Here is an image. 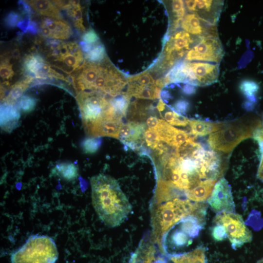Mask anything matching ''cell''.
<instances>
[{
  "label": "cell",
  "instance_id": "cell-1",
  "mask_svg": "<svg viewBox=\"0 0 263 263\" xmlns=\"http://www.w3.org/2000/svg\"><path fill=\"white\" fill-rule=\"evenodd\" d=\"M127 81L128 78L107 57L98 62L84 60L83 64L68 77V82L78 93L94 92L111 97L121 94Z\"/></svg>",
  "mask_w": 263,
  "mask_h": 263
},
{
  "label": "cell",
  "instance_id": "cell-2",
  "mask_svg": "<svg viewBox=\"0 0 263 263\" xmlns=\"http://www.w3.org/2000/svg\"><path fill=\"white\" fill-rule=\"evenodd\" d=\"M93 206L100 219L111 227L124 222L132 206L116 180L99 174L91 179Z\"/></svg>",
  "mask_w": 263,
  "mask_h": 263
},
{
  "label": "cell",
  "instance_id": "cell-3",
  "mask_svg": "<svg viewBox=\"0 0 263 263\" xmlns=\"http://www.w3.org/2000/svg\"><path fill=\"white\" fill-rule=\"evenodd\" d=\"M204 207V203H194L180 198L153 204L151 210L153 240L160 246L162 237L171 227L188 216H198Z\"/></svg>",
  "mask_w": 263,
  "mask_h": 263
},
{
  "label": "cell",
  "instance_id": "cell-4",
  "mask_svg": "<svg viewBox=\"0 0 263 263\" xmlns=\"http://www.w3.org/2000/svg\"><path fill=\"white\" fill-rule=\"evenodd\" d=\"M261 126L257 120L245 118L224 122L221 129L210 134L207 142L213 150L228 153Z\"/></svg>",
  "mask_w": 263,
  "mask_h": 263
},
{
  "label": "cell",
  "instance_id": "cell-5",
  "mask_svg": "<svg viewBox=\"0 0 263 263\" xmlns=\"http://www.w3.org/2000/svg\"><path fill=\"white\" fill-rule=\"evenodd\" d=\"M112 97L94 92H81L76 96L85 132L105 119L123 117L113 107Z\"/></svg>",
  "mask_w": 263,
  "mask_h": 263
},
{
  "label": "cell",
  "instance_id": "cell-6",
  "mask_svg": "<svg viewBox=\"0 0 263 263\" xmlns=\"http://www.w3.org/2000/svg\"><path fill=\"white\" fill-rule=\"evenodd\" d=\"M58 256L54 240L46 235H32L13 253L12 263H55Z\"/></svg>",
  "mask_w": 263,
  "mask_h": 263
},
{
  "label": "cell",
  "instance_id": "cell-7",
  "mask_svg": "<svg viewBox=\"0 0 263 263\" xmlns=\"http://www.w3.org/2000/svg\"><path fill=\"white\" fill-rule=\"evenodd\" d=\"M201 39L184 30L175 32L166 39L163 52L154 71L164 73L170 70Z\"/></svg>",
  "mask_w": 263,
  "mask_h": 263
},
{
  "label": "cell",
  "instance_id": "cell-8",
  "mask_svg": "<svg viewBox=\"0 0 263 263\" xmlns=\"http://www.w3.org/2000/svg\"><path fill=\"white\" fill-rule=\"evenodd\" d=\"M49 45L51 51L48 56L56 62V67L71 75L83 64L85 59L82 50L77 43L53 40Z\"/></svg>",
  "mask_w": 263,
  "mask_h": 263
},
{
  "label": "cell",
  "instance_id": "cell-9",
  "mask_svg": "<svg viewBox=\"0 0 263 263\" xmlns=\"http://www.w3.org/2000/svg\"><path fill=\"white\" fill-rule=\"evenodd\" d=\"M214 222L222 225L234 249L251 241L252 234L246 226L242 216L233 212L218 213Z\"/></svg>",
  "mask_w": 263,
  "mask_h": 263
},
{
  "label": "cell",
  "instance_id": "cell-10",
  "mask_svg": "<svg viewBox=\"0 0 263 263\" xmlns=\"http://www.w3.org/2000/svg\"><path fill=\"white\" fill-rule=\"evenodd\" d=\"M224 55V51L218 37L201 39L187 53L184 60L218 64Z\"/></svg>",
  "mask_w": 263,
  "mask_h": 263
},
{
  "label": "cell",
  "instance_id": "cell-11",
  "mask_svg": "<svg viewBox=\"0 0 263 263\" xmlns=\"http://www.w3.org/2000/svg\"><path fill=\"white\" fill-rule=\"evenodd\" d=\"M224 158L215 151L203 149L197 157V171L200 178L217 180L221 177L226 168Z\"/></svg>",
  "mask_w": 263,
  "mask_h": 263
},
{
  "label": "cell",
  "instance_id": "cell-12",
  "mask_svg": "<svg viewBox=\"0 0 263 263\" xmlns=\"http://www.w3.org/2000/svg\"><path fill=\"white\" fill-rule=\"evenodd\" d=\"M189 79L193 86H205L216 82L219 75V64L188 61Z\"/></svg>",
  "mask_w": 263,
  "mask_h": 263
},
{
  "label": "cell",
  "instance_id": "cell-13",
  "mask_svg": "<svg viewBox=\"0 0 263 263\" xmlns=\"http://www.w3.org/2000/svg\"><path fill=\"white\" fill-rule=\"evenodd\" d=\"M207 202L216 212H233L235 210L230 186L224 178H221L215 185Z\"/></svg>",
  "mask_w": 263,
  "mask_h": 263
},
{
  "label": "cell",
  "instance_id": "cell-14",
  "mask_svg": "<svg viewBox=\"0 0 263 263\" xmlns=\"http://www.w3.org/2000/svg\"><path fill=\"white\" fill-rule=\"evenodd\" d=\"M23 67L29 74L27 76L40 79L55 78L67 82V78L53 69L51 64L38 54L27 55L24 60Z\"/></svg>",
  "mask_w": 263,
  "mask_h": 263
},
{
  "label": "cell",
  "instance_id": "cell-15",
  "mask_svg": "<svg viewBox=\"0 0 263 263\" xmlns=\"http://www.w3.org/2000/svg\"><path fill=\"white\" fill-rule=\"evenodd\" d=\"M186 9L207 22L216 25L219 18L223 1L208 0H185Z\"/></svg>",
  "mask_w": 263,
  "mask_h": 263
},
{
  "label": "cell",
  "instance_id": "cell-16",
  "mask_svg": "<svg viewBox=\"0 0 263 263\" xmlns=\"http://www.w3.org/2000/svg\"><path fill=\"white\" fill-rule=\"evenodd\" d=\"M181 26L184 31L201 38L218 37L216 25L207 22L194 13L186 14Z\"/></svg>",
  "mask_w": 263,
  "mask_h": 263
},
{
  "label": "cell",
  "instance_id": "cell-17",
  "mask_svg": "<svg viewBox=\"0 0 263 263\" xmlns=\"http://www.w3.org/2000/svg\"><path fill=\"white\" fill-rule=\"evenodd\" d=\"M40 28L42 35L48 38L66 39L72 34L69 24L62 19L42 17Z\"/></svg>",
  "mask_w": 263,
  "mask_h": 263
},
{
  "label": "cell",
  "instance_id": "cell-18",
  "mask_svg": "<svg viewBox=\"0 0 263 263\" xmlns=\"http://www.w3.org/2000/svg\"><path fill=\"white\" fill-rule=\"evenodd\" d=\"M145 125L144 123L130 121L123 123L119 131V138L123 144H137L144 138Z\"/></svg>",
  "mask_w": 263,
  "mask_h": 263
},
{
  "label": "cell",
  "instance_id": "cell-19",
  "mask_svg": "<svg viewBox=\"0 0 263 263\" xmlns=\"http://www.w3.org/2000/svg\"><path fill=\"white\" fill-rule=\"evenodd\" d=\"M20 117L19 109L15 105L0 104V127L5 131H11Z\"/></svg>",
  "mask_w": 263,
  "mask_h": 263
},
{
  "label": "cell",
  "instance_id": "cell-20",
  "mask_svg": "<svg viewBox=\"0 0 263 263\" xmlns=\"http://www.w3.org/2000/svg\"><path fill=\"white\" fill-rule=\"evenodd\" d=\"M217 180L206 179L200 182L194 188L185 192L188 199L196 202L206 201L211 195Z\"/></svg>",
  "mask_w": 263,
  "mask_h": 263
},
{
  "label": "cell",
  "instance_id": "cell-21",
  "mask_svg": "<svg viewBox=\"0 0 263 263\" xmlns=\"http://www.w3.org/2000/svg\"><path fill=\"white\" fill-rule=\"evenodd\" d=\"M186 9L185 3L183 0H175L170 2V21L167 37L166 38L176 32L186 16Z\"/></svg>",
  "mask_w": 263,
  "mask_h": 263
},
{
  "label": "cell",
  "instance_id": "cell-22",
  "mask_svg": "<svg viewBox=\"0 0 263 263\" xmlns=\"http://www.w3.org/2000/svg\"><path fill=\"white\" fill-rule=\"evenodd\" d=\"M26 2L38 13L46 17L61 19V13L56 6L50 0H32Z\"/></svg>",
  "mask_w": 263,
  "mask_h": 263
},
{
  "label": "cell",
  "instance_id": "cell-23",
  "mask_svg": "<svg viewBox=\"0 0 263 263\" xmlns=\"http://www.w3.org/2000/svg\"><path fill=\"white\" fill-rule=\"evenodd\" d=\"M190 133L194 136H203L212 133L221 129L223 122H211L205 121L189 120Z\"/></svg>",
  "mask_w": 263,
  "mask_h": 263
},
{
  "label": "cell",
  "instance_id": "cell-24",
  "mask_svg": "<svg viewBox=\"0 0 263 263\" xmlns=\"http://www.w3.org/2000/svg\"><path fill=\"white\" fill-rule=\"evenodd\" d=\"M34 77L26 76L24 79L15 83L11 87L8 95L2 99V103L15 105L17 100L22 96L23 94L29 87Z\"/></svg>",
  "mask_w": 263,
  "mask_h": 263
},
{
  "label": "cell",
  "instance_id": "cell-25",
  "mask_svg": "<svg viewBox=\"0 0 263 263\" xmlns=\"http://www.w3.org/2000/svg\"><path fill=\"white\" fill-rule=\"evenodd\" d=\"M173 263H206L205 250L197 248L189 252L171 256Z\"/></svg>",
  "mask_w": 263,
  "mask_h": 263
},
{
  "label": "cell",
  "instance_id": "cell-26",
  "mask_svg": "<svg viewBox=\"0 0 263 263\" xmlns=\"http://www.w3.org/2000/svg\"><path fill=\"white\" fill-rule=\"evenodd\" d=\"M154 129L157 133L161 141H163L172 147L175 136L179 129L171 126L166 121L159 119Z\"/></svg>",
  "mask_w": 263,
  "mask_h": 263
},
{
  "label": "cell",
  "instance_id": "cell-27",
  "mask_svg": "<svg viewBox=\"0 0 263 263\" xmlns=\"http://www.w3.org/2000/svg\"><path fill=\"white\" fill-rule=\"evenodd\" d=\"M53 173L66 180L72 181L77 177L78 168L74 163L62 162L56 165L53 170Z\"/></svg>",
  "mask_w": 263,
  "mask_h": 263
},
{
  "label": "cell",
  "instance_id": "cell-28",
  "mask_svg": "<svg viewBox=\"0 0 263 263\" xmlns=\"http://www.w3.org/2000/svg\"><path fill=\"white\" fill-rule=\"evenodd\" d=\"M131 98L126 92H123L121 94L111 98V101L113 107L123 117L126 116Z\"/></svg>",
  "mask_w": 263,
  "mask_h": 263
},
{
  "label": "cell",
  "instance_id": "cell-29",
  "mask_svg": "<svg viewBox=\"0 0 263 263\" xmlns=\"http://www.w3.org/2000/svg\"><path fill=\"white\" fill-rule=\"evenodd\" d=\"M73 5L67 10L68 14L72 18L75 27L81 32L85 31V27L83 25L82 9L80 4L79 1L73 2Z\"/></svg>",
  "mask_w": 263,
  "mask_h": 263
},
{
  "label": "cell",
  "instance_id": "cell-30",
  "mask_svg": "<svg viewBox=\"0 0 263 263\" xmlns=\"http://www.w3.org/2000/svg\"><path fill=\"white\" fill-rule=\"evenodd\" d=\"M106 57L104 46L100 41L94 45L91 50L85 54V60L90 62H100Z\"/></svg>",
  "mask_w": 263,
  "mask_h": 263
},
{
  "label": "cell",
  "instance_id": "cell-31",
  "mask_svg": "<svg viewBox=\"0 0 263 263\" xmlns=\"http://www.w3.org/2000/svg\"><path fill=\"white\" fill-rule=\"evenodd\" d=\"M164 118L170 125L186 126L189 120L183 115L178 114L174 110L169 111L165 113Z\"/></svg>",
  "mask_w": 263,
  "mask_h": 263
},
{
  "label": "cell",
  "instance_id": "cell-32",
  "mask_svg": "<svg viewBox=\"0 0 263 263\" xmlns=\"http://www.w3.org/2000/svg\"><path fill=\"white\" fill-rule=\"evenodd\" d=\"M102 141V139L100 137L87 138L82 142L81 147L85 153H94L99 149Z\"/></svg>",
  "mask_w": 263,
  "mask_h": 263
},
{
  "label": "cell",
  "instance_id": "cell-33",
  "mask_svg": "<svg viewBox=\"0 0 263 263\" xmlns=\"http://www.w3.org/2000/svg\"><path fill=\"white\" fill-rule=\"evenodd\" d=\"M37 100L29 95H23L19 103V110L23 113H29L32 111L35 108Z\"/></svg>",
  "mask_w": 263,
  "mask_h": 263
},
{
  "label": "cell",
  "instance_id": "cell-34",
  "mask_svg": "<svg viewBox=\"0 0 263 263\" xmlns=\"http://www.w3.org/2000/svg\"><path fill=\"white\" fill-rule=\"evenodd\" d=\"M0 77L4 81H9L14 75V72L13 70V64L10 63L8 58L1 60L0 66Z\"/></svg>",
  "mask_w": 263,
  "mask_h": 263
},
{
  "label": "cell",
  "instance_id": "cell-35",
  "mask_svg": "<svg viewBox=\"0 0 263 263\" xmlns=\"http://www.w3.org/2000/svg\"><path fill=\"white\" fill-rule=\"evenodd\" d=\"M144 139L148 146L153 150L161 142L157 132L154 129L149 128L145 132Z\"/></svg>",
  "mask_w": 263,
  "mask_h": 263
},
{
  "label": "cell",
  "instance_id": "cell-36",
  "mask_svg": "<svg viewBox=\"0 0 263 263\" xmlns=\"http://www.w3.org/2000/svg\"><path fill=\"white\" fill-rule=\"evenodd\" d=\"M240 89L246 97L253 99L254 93L257 91L258 86L254 81L245 80L241 82Z\"/></svg>",
  "mask_w": 263,
  "mask_h": 263
},
{
  "label": "cell",
  "instance_id": "cell-37",
  "mask_svg": "<svg viewBox=\"0 0 263 263\" xmlns=\"http://www.w3.org/2000/svg\"><path fill=\"white\" fill-rule=\"evenodd\" d=\"M211 234L216 241H222L227 237L225 227L220 224H216L213 227Z\"/></svg>",
  "mask_w": 263,
  "mask_h": 263
},
{
  "label": "cell",
  "instance_id": "cell-38",
  "mask_svg": "<svg viewBox=\"0 0 263 263\" xmlns=\"http://www.w3.org/2000/svg\"><path fill=\"white\" fill-rule=\"evenodd\" d=\"M82 41L89 44L94 45L99 42L97 34L92 29L85 32L82 37Z\"/></svg>",
  "mask_w": 263,
  "mask_h": 263
},
{
  "label": "cell",
  "instance_id": "cell-39",
  "mask_svg": "<svg viewBox=\"0 0 263 263\" xmlns=\"http://www.w3.org/2000/svg\"><path fill=\"white\" fill-rule=\"evenodd\" d=\"M20 16L17 13L11 11L5 18L4 22L7 26L10 28H13L19 22Z\"/></svg>",
  "mask_w": 263,
  "mask_h": 263
},
{
  "label": "cell",
  "instance_id": "cell-40",
  "mask_svg": "<svg viewBox=\"0 0 263 263\" xmlns=\"http://www.w3.org/2000/svg\"><path fill=\"white\" fill-rule=\"evenodd\" d=\"M259 144L261 152V159L257 173L258 177L263 181V136L255 139Z\"/></svg>",
  "mask_w": 263,
  "mask_h": 263
},
{
  "label": "cell",
  "instance_id": "cell-41",
  "mask_svg": "<svg viewBox=\"0 0 263 263\" xmlns=\"http://www.w3.org/2000/svg\"><path fill=\"white\" fill-rule=\"evenodd\" d=\"M188 106L187 101L184 100L177 101L174 105V111L178 113H184L186 112Z\"/></svg>",
  "mask_w": 263,
  "mask_h": 263
},
{
  "label": "cell",
  "instance_id": "cell-42",
  "mask_svg": "<svg viewBox=\"0 0 263 263\" xmlns=\"http://www.w3.org/2000/svg\"><path fill=\"white\" fill-rule=\"evenodd\" d=\"M56 7L68 10L73 5V0H52Z\"/></svg>",
  "mask_w": 263,
  "mask_h": 263
},
{
  "label": "cell",
  "instance_id": "cell-43",
  "mask_svg": "<svg viewBox=\"0 0 263 263\" xmlns=\"http://www.w3.org/2000/svg\"><path fill=\"white\" fill-rule=\"evenodd\" d=\"M159 118L155 116H150L146 120V124L149 128L154 129L157 125Z\"/></svg>",
  "mask_w": 263,
  "mask_h": 263
},
{
  "label": "cell",
  "instance_id": "cell-44",
  "mask_svg": "<svg viewBox=\"0 0 263 263\" xmlns=\"http://www.w3.org/2000/svg\"><path fill=\"white\" fill-rule=\"evenodd\" d=\"M38 28L36 22L33 21H30L29 25L27 30V32L35 34L37 33Z\"/></svg>",
  "mask_w": 263,
  "mask_h": 263
},
{
  "label": "cell",
  "instance_id": "cell-45",
  "mask_svg": "<svg viewBox=\"0 0 263 263\" xmlns=\"http://www.w3.org/2000/svg\"><path fill=\"white\" fill-rule=\"evenodd\" d=\"M183 91V92L186 94H191L194 93V92L195 91V89L194 86L189 84H187L186 86H184Z\"/></svg>",
  "mask_w": 263,
  "mask_h": 263
},
{
  "label": "cell",
  "instance_id": "cell-46",
  "mask_svg": "<svg viewBox=\"0 0 263 263\" xmlns=\"http://www.w3.org/2000/svg\"><path fill=\"white\" fill-rule=\"evenodd\" d=\"M165 107L166 104L161 99H159L156 108L158 111V112L160 113V115L161 114L160 113L165 109Z\"/></svg>",
  "mask_w": 263,
  "mask_h": 263
},
{
  "label": "cell",
  "instance_id": "cell-47",
  "mask_svg": "<svg viewBox=\"0 0 263 263\" xmlns=\"http://www.w3.org/2000/svg\"><path fill=\"white\" fill-rule=\"evenodd\" d=\"M263 263V260L260 261V262L259 263Z\"/></svg>",
  "mask_w": 263,
  "mask_h": 263
},
{
  "label": "cell",
  "instance_id": "cell-48",
  "mask_svg": "<svg viewBox=\"0 0 263 263\" xmlns=\"http://www.w3.org/2000/svg\"><path fill=\"white\" fill-rule=\"evenodd\" d=\"M262 129V130H263V129Z\"/></svg>",
  "mask_w": 263,
  "mask_h": 263
}]
</instances>
